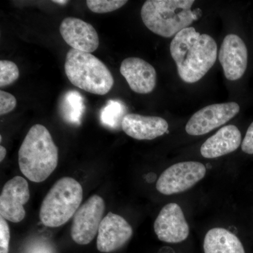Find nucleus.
<instances>
[{
  "label": "nucleus",
  "instance_id": "4468645a",
  "mask_svg": "<svg viewBox=\"0 0 253 253\" xmlns=\"http://www.w3.org/2000/svg\"><path fill=\"white\" fill-rule=\"evenodd\" d=\"M121 73L131 90L138 94H149L156 85V69L144 59L129 57L123 60Z\"/></svg>",
  "mask_w": 253,
  "mask_h": 253
},
{
  "label": "nucleus",
  "instance_id": "f257e3e1",
  "mask_svg": "<svg viewBox=\"0 0 253 253\" xmlns=\"http://www.w3.org/2000/svg\"><path fill=\"white\" fill-rule=\"evenodd\" d=\"M170 54L181 80L194 83L214 66L217 56V43L212 37L201 34L194 28H186L173 38Z\"/></svg>",
  "mask_w": 253,
  "mask_h": 253
},
{
  "label": "nucleus",
  "instance_id": "f03ea898",
  "mask_svg": "<svg viewBox=\"0 0 253 253\" xmlns=\"http://www.w3.org/2000/svg\"><path fill=\"white\" fill-rule=\"evenodd\" d=\"M58 162L59 149L49 130L40 124L31 126L18 151V166L23 175L33 182H42Z\"/></svg>",
  "mask_w": 253,
  "mask_h": 253
},
{
  "label": "nucleus",
  "instance_id": "6e6552de",
  "mask_svg": "<svg viewBox=\"0 0 253 253\" xmlns=\"http://www.w3.org/2000/svg\"><path fill=\"white\" fill-rule=\"evenodd\" d=\"M239 111V105L236 102L206 106L190 118L186 126V131L191 136L204 135L225 124L235 117Z\"/></svg>",
  "mask_w": 253,
  "mask_h": 253
},
{
  "label": "nucleus",
  "instance_id": "412c9836",
  "mask_svg": "<svg viewBox=\"0 0 253 253\" xmlns=\"http://www.w3.org/2000/svg\"><path fill=\"white\" fill-rule=\"evenodd\" d=\"M86 6L92 12L105 14L112 12L123 7L127 3L126 0H87Z\"/></svg>",
  "mask_w": 253,
  "mask_h": 253
},
{
  "label": "nucleus",
  "instance_id": "1a4fd4ad",
  "mask_svg": "<svg viewBox=\"0 0 253 253\" xmlns=\"http://www.w3.org/2000/svg\"><path fill=\"white\" fill-rule=\"evenodd\" d=\"M28 181L16 176L4 184L0 196V215L6 220L18 223L26 216L24 205L30 199Z\"/></svg>",
  "mask_w": 253,
  "mask_h": 253
},
{
  "label": "nucleus",
  "instance_id": "dca6fc26",
  "mask_svg": "<svg viewBox=\"0 0 253 253\" xmlns=\"http://www.w3.org/2000/svg\"><path fill=\"white\" fill-rule=\"evenodd\" d=\"M241 144V131L237 126H224L205 141L201 154L206 158L220 157L234 152Z\"/></svg>",
  "mask_w": 253,
  "mask_h": 253
},
{
  "label": "nucleus",
  "instance_id": "bb28decb",
  "mask_svg": "<svg viewBox=\"0 0 253 253\" xmlns=\"http://www.w3.org/2000/svg\"><path fill=\"white\" fill-rule=\"evenodd\" d=\"M53 2L56 3V4H59L61 5H64L67 4L68 1H65V0H54Z\"/></svg>",
  "mask_w": 253,
  "mask_h": 253
},
{
  "label": "nucleus",
  "instance_id": "a878e982",
  "mask_svg": "<svg viewBox=\"0 0 253 253\" xmlns=\"http://www.w3.org/2000/svg\"><path fill=\"white\" fill-rule=\"evenodd\" d=\"M6 149L4 146H3L2 145L0 146V161L2 162L4 161L5 157H6Z\"/></svg>",
  "mask_w": 253,
  "mask_h": 253
},
{
  "label": "nucleus",
  "instance_id": "0eeeda50",
  "mask_svg": "<svg viewBox=\"0 0 253 253\" xmlns=\"http://www.w3.org/2000/svg\"><path fill=\"white\" fill-rule=\"evenodd\" d=\"M105 211L104 199L98 195L91 196L78 208L73 216L71 234L79 245H87L98 234Z\"/></svg>",
  "mask_w": 253,
  "mask_h": 253
},
{
  "label": "nucleus",
  "instance_id": "a211bd4d",
  "mask_svg": "<svg viewBox=\"0 0 253 253\" xmlns=\"http://www.w3.org/2000/svg\"><path fill=\"white\" fill-rule=\"evenodd\" d=\"M63 113L73 123H81L83 111V98L77 91H70L63 99Z\"/></svg>",
  "mask_w": 253,
  "mask_h": 253
},
{
  "label": "nucleus",
  "instance_id": "20e7f679",
  "mask_svg": "<svg viewBox=\"0 0 253 253\" xmlns=\"http://www.w3.org/2000/svg\"><path fill=\"white\" fill-rule=\"evenodd\" d=\"M65 73L73 85L91 94H108L114 84L111 71L90 53L71 49L65 61Z\"/></svg>",
  "mask_w": 253,
  "mask_h": 253
},
{
  "label": "nucleus",
  "instance_id": "f3484780",
  "mask_svg": "<svg viewBox=\"0 0 253 253\" xmlns=\"http://www.w3.org/2000/svg\"><path fill=\"white\" fill-rule=\"evenodd\" d=\"M205 253H246L239 238L224 228H214L205 236Z\"/></svg>",
  "mask_w": 253,
  "mask_h": 253
},
{
  "label": "nucleus",
  "instance_id": "4be33fe9",
  "mask_svg": "<svg viewBox=\"0 0 253 253\" xmlns=\"http://www.w3.org/2000/svg\"><path fill=\"white\" fill-rule=\"evenodd\" d=\"M16 97L10 93L0 91V115L4 116L13 111L16 108Z\"/></svg>",
  "mask_w": 253,
  "mask_h": 253
},
{
  "label": "nucleus",
  "instance_id": "6ab92c4d",
  "mask_svg": "<svg viewBox=\"0 0 253 253\" xmlns=\"http://www.w3.org/2000/svg\"><path fill=\"white\" fill-rule=\"evenodd\" d=\"M123 112L122 105L118 101L111 100L101 112V122L109 127H116Z\"/></svg>",
  "mask_w": 253,
  "mask_h": 253
},
{
  "label": "nucleus",
  "instance_id": "423d86ee",
  "mask_svg": "<svg viewBox=\"0 0 253 253\" xmlns=\"http://www.w3.org/2000/svg\"><path fill=\"white\" fill-rule=\"evenodd\" d=\"M206 168L196 161L176 163L166 169L156 183V189L163 195L180 194L204 179Z\"/></svg>",
  "mask_w": 253,
  "mask_h": 253
},
{
  "label": "nucleus",
  "instance_id": "b1692460",
  "mask_svg": "<svg viewBox=\"0 0 253 253\" xmlns=\"http://www.w3.org/2000/svg\"><path fill=\"white\" fill-rule=\"evenodd\" d=\"M241 149L247 154H253V122L251 123L241 144Z\"/></svg>",
  "mask_w": 253,
  "mask_h": 253
},
{
  "label": "nucleus",
  "instance_id": "39448f33",
  "mask_svg": "<svg viewBox=\"0 0 253 253\" xmlns=\"http://www.w3.org/2000/svg\"><path fill=\"white\" fill-rule=\"evenodd\" d=\"M83 187L72 177H63L55 182L42 203L41 222L47 227H59L77 212L83 201Z\"/></svg>",
  "mask_w": 253,
  "mask_h": 253
},
{
  "label": "nucleus",
  "instance_id": "9b49d317",
  "mask_svg": "<svg viewBox=\"0 0 253 253\" xmlns=\"http://www.w3.org/2000/svg\"><path fill=\"white\" fill-rule=\"evenodd\" d=\"M133 235L130 224L121 216L109 212L100 224L96 247L101 253H112L121 249Z\"/></svg>",
  "mask_w": 253,
  "mask_h": 253
},
{
  "label": "nucleus",
  "instance_id": "7ed1b4c3",
  "mask_svg": "<svg viewBox=\"0 0 253 253\" xmlns=\"http://www.w3.org/2000/svg\"><path fill=\"white\" fill-rule=\"evenodd\" d=\"M194 3V0H148L141 8V19L155 34L174 37L199 18L201 11L191 10Z\"/></svg>",
  "mask_w": 253,
  "mask_h": 253
},
{
  "label": "nucleus",
  "instance_id": "393cba45",
  "mask_svg": "<svg viewBox=\"0 0 253 253\" xmlns=\"http://www.w3.org/2000/svg\"><path fill=\"white\" fill-rule=\"evenodd\" d=\"M27 253H54L52 248L45 241H38L32 245Z\"/></svg>",
  "mask_w": 253,
  "mask_h": 253
},
{
  "label": "nucleus",
  "instance_id": "2eb2a0df",
  "mask_svg": "<svg viewBox=\"0 0 253 253\" xmlns=\"http://www.w3.org/2000/svg\"><path fill=\"white\" fill-rule=\"evenodd\" d=\"M121 127L126 135L137 140H152L166 134L168 123L158 116L129 113L123 118Z\"/></svg>",
  "mask_w": 253,
  "mask_h": 253
},
{
  "label": "nucleus",
  "instance_id": "aec40b11",
  "mask_svg": "<svg viewBox=\"0 0 253 253\" xmlns=\"http://www.w3.org/2000/svg\"><path fill=\"white\" fill-rule=\"evenodd\" d=\"M19 76V69L16 63L9 60L0 61V87L13 84Z\"/></svg>",
  "mask_w": 253,
  "mask_h": 253
},
{
  "label": "nucleus",
  "instance_id": "f8f14e48",
  "mask_svg": "<svg viewBox=\"0 0 253 253\" xmlns=\"http://www.w3.org/2000/svg\"><path fill=\"white\" fill-rule=\"evenodd\" d=\"M219 60L226 79L235 81L242 78L248 65V49L239 36L225 37L219 53Z\"/></svg>",
  "mask_w": 253,
  "mask_h": 253
},
{
  "label": "nucleus",
  "instance_id": "ddd939ff",
  "mask_svg": "<svg viewBox=\"0 0 253 253\" xmlns=\"http://www.w3.org/2000/svg\"><path fill=\"white\" fill-rule=\"evenodd\" d=\"M59 31L63 39L72 49L91 54L99 47L97 32L93 26L80 18H64L60 25Z\"/></svg>",
  "mask_w": 253,
  "mask_h": 253
},
{
  "label": "nucleus",
  "instance_id": "9d476101",
  "mask_svg": "<svg viewBox=\"0 0 253 253\" xmlns=\"http://www.w3.org/2000/svg\"><path fill=\"white\" fill-rule=\"evenodd\" d=\"M158 239L168 244H178L187 239L189 226L179 205L171 203L162 208L154 222Z\"/></svg>",
  "mask_w": 253,
  "mask_h": 253
},
{
  "label": "nucleus",
  "instance_id": "5701e85b",
  "mask_svg": "<svg viewBox=\"0 0 253 253\" xmlns=\"http://www.w3.org/2000/svg\"><path fill=\"white\" fill-rule=\"evenodd\" d=\"M9 226L6 219L0 217V253H8L9 250Z\"/></svg>",
  "mask_w": 253,
  "mask_h": 253
}]
</instances>
